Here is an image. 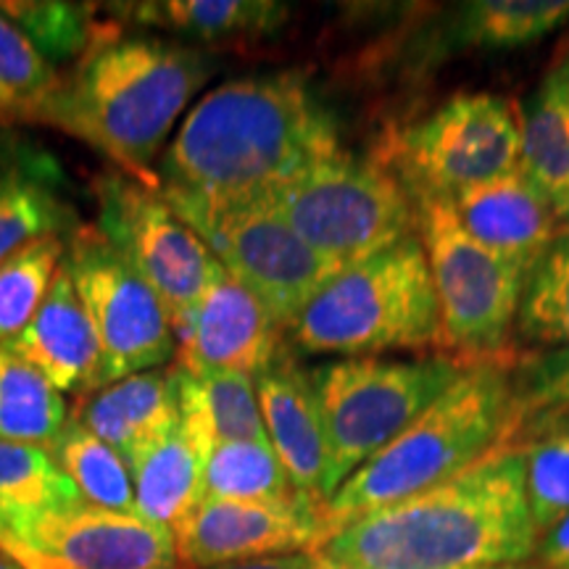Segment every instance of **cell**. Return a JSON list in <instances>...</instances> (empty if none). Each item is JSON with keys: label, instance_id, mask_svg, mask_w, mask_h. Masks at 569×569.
I'll use <instances>...</instances> for the list:
<instances>
[{"label": "cell", "instance_id": "1", "mask_svg": "<svg viewBox=\"0 0 569 569\" xmlns=\"http://www.w3.org/2000/svg\"><path fill=\"white\" fill-rule=\"evenodd\" d=\"M338 151L336 119L303 74L240 77L182 117L159 163V188L213 206L256 203Z\"/></svg>", "mask_w": 569, "mask_h": 569}, {"label": "cell", "instance_id": "2", "mask_svg": "<svg viewBox=\"0 0 569 569\" xmlns=\"http://www.w3.org/2000/svg\"><path fill=\"white\" fill-rule=\"evenodd\" d=\"M536 549L525 451L501 446L419 496L343 525L317 551L353 569H478L525 565Z\"/></svg>", "mask_w": 569, "mask_h": 569}, {"label": "cell", "instance_id": "3", "mask_svg": "<svg viewBox=\"0 0 569 569\" xmlns=\"http://www.w3.org/2000/svg\"><path fill=\"white\" fill-rule=\"evenodd\" d=\"M211 59L196 48L148 38L103 32L63 80L48 124L109 156L122 172L159 190L163 142L203 90Z\"/></svg>", "mask_w": 569, "mask_h": 569}, {"label": "cell", "instance_id": "4", "mask_svg": "<svg viewBox=\"0 0 569 569\" xmlns=\"http://www.w3.org/2000/svg\"><path fill=\"white\" fill-rule=\"evenodd\" d=\"M511 369V361L469 365L432 407L327 498L325 540L353 519L419 496L507 446Z\"/></svg>", "mask_w": 569, "mask_h": 569}, {"label": "cell", "instance_id": "5", "mask_svg": "<svg viewBox=\"0 0 569 569\" xmlns=\"http://www.w3.org/2000/svg\"><path fill=\"white\" fill-rule=\"evenodd\" d=\"M309 356L361 359L443 346L440 306L419 234L343 269L288 327Z\"/></svg>", "mask_w": 569, "mask_h": 569}, {"label": "cell", "instance_id": "6", "mask_svg": "<svg viewBox=\"0 0 569 569\" xmlns=\"http://www.w3.org/2000/svg\"><path fill=\"white\" fill-rule=\"evenodd\" d=\"M467 365L451 356L325 361L309 372L327 436V501L361 465L438 401Z\"/></svg>", "mask_w": 569, "mask_h": 569}, {"label": "cell", "instance_id": "7", "mask_svg": "<svg viewBox=\"0 0 569 569\" xmlns=\"http://www.w3.org/2000/svg\"><path fill=\"white\" fill-rule=\"evenodd\" d=\"M264 203L306 246L340 269L401 243L417 232L407 184L382 163L338 151L280 184Z\"/></svg>", "mask_w": 569, "mask_h": 569}, {"label": "cell", "instance_id": "8", "mask_svg": "<svg viewBox=\"0 0 569 569\" xmlns=\"http://www.w3.org/2000/svg\"><path fill=\"white\" fill-rule=\"evenodd\" d=\"M411 201L436 284L443 353L467 367L511 361V336L528 272L480 246L461 227L451 201L432 196Z\"/></svg>", "mask_w": 569, "mask_h": 569}, {"label": "cell", "instance_id": "9", "mask_svg": "<svg viewBox=\"0 0 569 569\" xmlns=\"http://www.w3.org/2000/svg\"><path fill=\"white\" fill-rule=\"evenodd\" d=\"M159 190L224 272L251 290L284 332L306 303L343 272L306 246L264 201L213 206L177 190Z\"/></svg>", "mask_w": 569, "mask_h": 569}, {"label": "cell", "instance_id": "10", "mask_svg": "<svg viewBox=\"0 0 569 569\" xmlns=\"http://www.w3.org/2000/svg\"><path fill=\"white\" fill-rule=\"evenodd\" d=\"M67 261L101 343L106 386L174 359L177 338L167 306L98 227L77 224L71 230Z\"/></svg>", "mask_w": 569, "mask_h": 569}, {"label": "cell", "instance_id": "11", "mask_svg": "<svg viewBox=\"0 0 569 569\" xmlns=\"http://www.w3.org/2000/svg\"><path fill=\"white\" fill-rule=\"evenodd\" d=\"M519 111L493 92H461L396 140L411 198H446L519 167Z\"/></svg>", "mask_w": 569, "mask_h": 569}, {"label": "cell", "instance_id": "12", "mask_svg": "<svg viewBox=\"0 0 569 569\" xmlns=\"http://www.w3.org/2000/svg\"><path fill=\"white\" fill-rule=\"evenodd\" d=\"M96 227L156 290L174 327L209 288L219 261L177 217L161 190L111 174L96 182Z\"/></svg>", "mask_w": 569, "mask_h": 569}, {"label": "cell", "instance_id": "13", "mask_svg": "<svg viewBox=\"0 0 569 569\" xmlns=\"http://www.w3.org/2000/svg\"><path fill=\"white\" fill-rule=\"evenodd\" d=\"M0 546L24 569H180L172 530L84 501L0 525Z\"/></svg>", "mask_w": 569, "mask_h": 569}, {"label": "cell", "instance_id": "14", "mask_svg": "<svg viewBox=\"0 0 569 569\" xmlns=\"http://www.w3.org/2000/svg\"><path fill=\"white\" fill-rule=\"evenodd\" d=\"M322 540V503L306 496L290 501L203 498L174 530L180 569H211L232 561L317 551Z\"/></svg>", "mask_w": 569, "mask_h": 569}, {"label": "cell", "instance_id": "15", "mask_svg": "<svg viewBox=\"0 0 569 569\" xmlns=\"http://www.w3.org/2000/svg\"><path fill=\"white\" fill-rule=\"evenodd\" d=\"M284 330L267 306L219 264L193 309L174 322L177 365L188 375L238 372L259 377L284 348Z\"/></svg>", "mask_w": 569, "mask_h": 569}, {"label": "cell", "instance_id": "16", "mask_svg": "<svg viewBox=\"0 0 569 569\" xmlns=\"http://www.w3.org/2000/svg\"><path fill=\"white\" fill-rule=\"evenodd\" d=\"M6 346L51 382L59 393H96L106 388L103 351L88 311L77 296L69 261L56 272L46 301L32 322Z\"/></svg>", "mask_w": 569, "mask_h": 569}, {"label": "cell", "instance_id": "17", "mask_svg": "<svg viewBox=\"0 0 569 569\" xmlns=\"http://www.w3.org/2000/svg\"><path fill=\"white\" fill-rule=\"evenodd\" d=\"M465 230L511 264L530 272L565 227L522 169L475 184L451 198Z\"/></svg>", "mask_w": 569, "mask_h": 569}, {"label": "cell", "instance_id": "18", "mask_svg": "<svg viewBox=\"0 0 569 569\" xmlns=\"http://www.w3.org/2000/svg\"><path fill=\"white\" fill-rule=\"evenodd\" d=\"M256 396H259L269 446L280 457L296 493L325 503L327 436L322 411L309 372L296 365L288 348L277 356L272 367L256 377Z\"/></svg>", "mask_w": 569, "mask_h": 569}, {"label": "cell", "instance_id": "19", "mask_svg": "<svg viewBox=\"0 0 569 569\" xmlns=\"http://www.w3.org/2000/svg\"><path fill=\"white\" fill-rule=\"evenodd\" d=\"M92 436L109 443L127 465L180 427V393L174 369H151L111 382L84 398L77 409Z\"/></svg>", "mask_w": 569, "mask_h": 569}, {"label": "cell", "instance_id": "20", "mask_svg": "<svg viewBox=\"0 0 569 569\" xmlns=\"http://www.w3.org/2000/svg\"><path fill=\"white\" fill-rule=\"evenodd\" d=\"M519 169L569 230V42L519 113Z\"/></svg>", "mask_w": 569, "mask_h": 569}, {"label": "cell", "instance_id": "21", "mask_svg": "<svg viewBox=\"0 0 569 569\" xmlns=\"http://www.w3.org/2000/svg\"><path fill=\"white\" fill-rule=\"evenodd\" d=\"M177 372L182 430L201 448L203 457L217 443L232 440H267L256 377L238 372L188 375Z\"/></svg>", "mask_w": 569, "mask_h": 569}, {"label": "cell", "instance_id": "22", "mask_svg": "<svg viewBox=\"0 0 569 569\" xmlns=\"http://www.w3.org/2000/svg\"><path fill=\"white\" fill-rule=\"evenodd\" d=\"M124 19L182 38L224 46L274 34L288 21L290 9L272 0H153L117 6Z\"/></svg>", "mask_w": 569, "mask_h": 569}, {"label": "cell", "instance_id": "23", "mask_svg": "<svg viewBox=\"0 0 569 569\" xmlns=\"http://www.w3.org/2000/svg\"><path fill=\"white\" fill-rule=\"evenodd\" d=\"M203 451L184 436L182 422L140 451L130 461L138 515L172 532L180 528L203 501Z\"/></svg>", "mask_w": 569, "mask_h": 569}, {"label": "cell", "instance_id": "24", "mask_svg": "<svg viewBox=\"0 0 569 569\" xmlns=\"http://www.w3.org/2000/svg\"><path fill=\"white\" fill-rule=\"evenodd\" d=\"M48 457L67 475L84 503L109 511H134L130 465L109 443L92 436L80 419L71 417L48 443Z\"/></svg>", "mask_w": 569, "mask_h": 569}, {"label": "cell", "instance_id": "25", "mask_svg": "<svg viewBox=\"0 0 569 569\" xmlns=\"http://www.w3.org/2000/svg\"><path fill=\"white\" fill-rule=\"evenodd\" d=\"M69 230L74 213L56 193V180L24 163L0 169V264L32 240Z\"/></svg>", "mask_w": 569, "mask_h": 569}, {"label": "cell", "instance_id": "26", "mask_svg": "<svg viewBox=\"0 0 569 569\" xmlns=\"http://www.w3.org/2000/svg\"><path fill=\"white\" fill-rule=\"evenodd\" d=\"M67 419L69 407L59 390L21 356L0 346V438L48 448Z\"/></svg>", "mask_w": 569, "mask_h": 569}, {"label": "cell", "instance_id": "27", "mask_svg": "<svg viewBox=\"0 0 569 569\" xmlns=\"http://www.w3.org/2000/svg\"><path fill=\"white\" fill-rule=\"evenodd\" d=\"M569 19V0H478L461 6L453 34L480 51L536 46Z\"/></svg>", "mask_w": 569, "mask_h": 569}, {"label": "cell", "instance_id": "28", "mask_svg": "<svg viewBox=\"0 0 569 569\" xmlns=\"http://www.w3.org/2000/svg\"><path fill=\"white\" fill-rule=\"evenodd\" d=\"M296 493L280 457L267 440L217 443L203 461V498L290 501Z\"/></svg>", "mask_w": 569, "mask_h": 569}, {"label": "cell", "instance_id": "29", "mask_svg": "<svg viewBox=\"0 0 569 569\" xmlns=\"http://www.w3.org/2000/svg\"><path fill=\"white\" fill-rule=\"evenodd\" d=\"M80 501L82 496L46 448L0 438V525Z\"/></svg>", "mask_w": 569, "mask_h": 569}, {"label": "cell", "instance_id": "30", "mask_svg": "<svg viewBox=\"0 0 569 569\" xmlns=\"http://www.w3.org/2000/svg\"><path fill=\"white\" fill-rule=\"evenodd\" d=\"M515 332L525 346H569V230L528 272Z\"/></svg>", "mask_w": 569, "mask_h": 569}, {"label": "cell", "instance_id": "31", "mask_svg": "<svg viewBox=\"0 0 569 569\" xmlns=\"http://www.w3.org/2000/svg\"><path fill=\"white\" fill-rule=\"evenodd\" d=\"M63 80L53 63L0 13V117L48 124Z\"/></svg>", "mask_w": 569, "mask_h": 569}, {"label": "cell", "instance_id": "32", "mask_svg": "<svg viewBox=\"0 0 569 569\" xmlns=\"http://www.w3.org/2000/svg\"><path fill=\"white\" fill-rule=\"evenodd\" d=\"M63 259L67 238L48 234L19 248L0 264V343L21 336V330L32 322Z\"/></svg>", "mask_w": 569, "mask_h": 569}, {"label": "cell", "instance_id": "33", "mask_svg": "<svg viewBox=\"0 0 569 569\" xmlns=\"http://www.w3.org/2000/svg\"><path fill=\"white\" fill-rule=\"evenodd\" d=\"M0 13L19 27L21 34L38 48L48 63L80 61L96 38L90 11L77 3L59 0H9L0 3Z\"/></svg>", "mask_w": 569, "mask_h": 569}, {"label": "cell", "instance_id": "34", "mask_svg": "<svg viewBox=\"0 0 569 569\" xmlns=\"http://www.w3.org/2000/svg\"><path fill=\"white\" fill-rule=\"evenodd\" d=\"M569 417V346L540 351L511 369L509 443L530 422L549 425Z\"/></svg>", "mask_w": 569, "mask_h": 569}, {"label": "cell", "instance_id": "35", "mask_svg": "<svg viewBox=\"0 0 569 569\" xmlns=\"http://www.w3.org/2000/svg\"><path fill=\"white\" fill-rule=\"evenodd\" d=\"M525 451V490L538 538L569 515V427L546 432Z\"/></svg>", "mask_w": 569, "mask_h": 569}, {"label": "cell", "instance_id": "36", "mask_svg": "<svg viewBox=\"0 0 569 569\" xmlns=\"http://www.w3.org/2000/svg\"><path fill=\"white\" fill-rule=\"evenodd\" d=\"M536 559L540 569H569V515L538 538Z\"/></svg>", "mask_w": 569, "mask_h": 569}, {"label": "cell", "instance_id": "37", "mask_svg": "<svg viewBox=\"0 0 569 569\" xmlns=\"http://www.w3.org/2000/svg\"><path fill=\"white\" fill-rule=\"evenodd\" d=\"M315 565H317V551H301V553H282V557L232 561V565L211 567V569H315Z\"/></svg>", "mask_w": 569, "mask_h": 569}, {"label": "cell", "instance_id": "38", "mask_svg": "<svg viewBox=\"0 0 569 569\" xmlns=\"http://www.w3.org/2000/svg\"><path fill=\"white\" fill-rule=\"evenodd\" d=\"M0 569H24V567H21V565H19V561L11 557V553H9V551H6V549H3V546H0Z\"/></svg>", "mask_w": 569, "mask_h": 569}, {"label": "cell", "instance_id": "39", "mask_svg": "<svg viewBox=\"0 0 569 569\" xmlns=\"http://www.w3.org/2000/svg\"><path fill=\"white\" fill-rule=\"evenodd\" d=\"M315 569H353V567L338 565V561L327 559V557H322V553H319V551H317V565H315Z\"/></svg>", "mask_w": 569, "mask_h": 569}, {"label": "cell", "instance_id": "40", "mask_svg": "<svg viewBox=\"0 0 569 569\" xmlns=\"http://www.w3.org/2000/svg\"><path fill=\"white\" fill-rule=\"evenodd\" d=\"M478 569H540L530 565H503V567H478Z\"/></svg>", "mask_w": 569, "mask_h": 569}]
</instances>
